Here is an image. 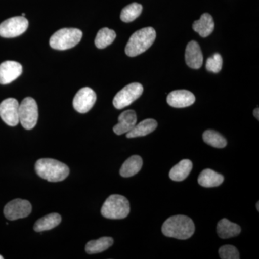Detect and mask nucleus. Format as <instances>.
I'll list each match as a JSON object with an SVG mask.
<instances>
[{
  "label": "nucleus",
  "mask_w": 259,
  "mask_h": 259,
  "mask_svg": "<svg viewBox=\"0 0 259 259\" xmlns=\"http://www.w3.org/2000/svg\"><path fill=\"white\" fill-rule=\"evenodd\" d=\"M194 231L195 226L192 220L182 214L168 218L162 226V233L165 236L180 240L191 238Z\"/></svg>",
  "instance_id": "1"
},
{
  "label": "nucleus",
  "mask_w": 259,
  "mask_h": 259,
  "mask_svg": "<svg viewBox=\"0 0 259 259\" xmlns=\"http://www.w3.org/2000/svg\"><path fill=\"white\" fill-rule=\"evenodd\" d=\"M35 168L39 177L51 182H61L69 175V167L62 162L52 158L39 159L35 163Z\"/></svg>",
  "instance_id": "2"
},
{
  "label": "nucleus",
  "mask_w": 259,
  "mask_h": 259,
  "mask_svg": "<svg viewBox=\"0 0 259 259\" xmlns=\"http://www.w3.org/2000/svg\"><path fill=\"white\" fill-rule=\"evenodd\" d=\"M156 37V30L151 27L137 30L130 37L126 45V55L135 57L143 54L153 45Z\"/></svg>",
  "instance_id": "3"
},
{
  "label": "nucleus",
  "mask_w": 259,
  "mask_h": 259,
  "mask_svg": "<svg viewBox=\"0 0 259 259\" xmlns=\"http://www.w3.org/2000/svg\"><path fill=\"white\" fill-rule=\"evenodd\" d=\"M131 210L129 201L124 196L112 194L102 205L101 214L107 219H124Z\"/></svg>",
  "instance_id": "4"
},
{
  "label": "nucleus",
  "mask_w": 259,
  "mask_h": 259,
  "mask_svg": "<svg viewBox=\"0 0 259 259\" xmlns=\"http://www.w3.org/2000/svg\"><path fill=\"white\" fill-rule=\"evenodd\" d=\"M82 35V32L79 29H61L51 36L49 44L51 47L56 50H67L77 45Z\"/></svg>",
  "instance_id": "5"
},
{
  "label": "nucleus",
  "mask_w": 259,
  "mask_h": 259,
  "mask_svg": "<svg viewBox=\"0 0 259 259\" xmlns=\"http://www.w3.org/2000/svg\"><path fill=\"white\" fill-rule=\"evenodd\" d=\"M38 119V109L35 100L26 97L19 105V120L24 128L31 130L36 125Z\"/></svg>",
  "instance_id": "6"
},
{
  "label": "nucleus",
  "mask_w": 259,
  "mask_h": 259,
  "mask_svg": "<svg viewBox=\"0 0 259 259\" xmlns=\"http://www.w3.org/2000/svg\"><path fill=\"white\" fill-rule=\"evenodd\" d=\"M144 93V88L140 83L134 82L130 83L125 88H122L117 93L113 99V105L115 108L121 110L130 105L139 98Z\"/></svg>",
  "instance_id": "7"
},
{
  "label": "nucleus",
  "mask_w": 259,
  "mask_h": 259,
  "mask_svg": "<svg viewBox=\"0 0 259 259\" xmlns=\"http://www.w3.org/2000/svg\"><path fill=\"white\" fill-rule=\"evenodd\" d=\"M28 20L23 16L14 17L0 24V36L11 38L22 35L28 28Z\"/></svg>",
  "instance_id": "8"
},
{
  "label": "nucleus",
  "mask_w": 259,
  "mask_h": 259,
  "mask_svg": "<svg viewBox=\"0 0 259 259\" xmlns=\"http://www.w3.org/2000/svg\"><path fill=\"white\" fill-rule=\"evenodd\" d=\"M32 212V206L28 200L15 199L6 204L4 209L5 218L9 221H16L28 217Z\"/></svg>",
  "instance_id": "9"
},
{
  "label": "nucleus",
  "mask_w": 259,
  "mask_h": 259,
  "mask_svg": "<svg viewBox=\"0 0 259 259\" xmlns=\"http://www.w3.org/2000/svg\"><path fill=\"white\" fill-rule=\"evenodd\" d=\"M97 100L96 93L90 88L79 90L73 100V106L79 113H87L93 108Z\"/></svg>",
  "instance_id": "10"
},
{
  "label": "nucleus",
  "mask_w": 259,
  "mask_h": 259,
  "mask_svg": "<svg viewBox=\"0 0 259 259\" xmlns=\"http://www.w3.org/2000/svg\"><path fill=\"white\" fill-rule=\"evenodd\" d=\"M19 103L14 98H8L0 103V117L7 125L16 126L19 120Z\"/></svg>",
  "instance_id": "11"
},
{
  "label": "nucleus",
  "mask_w": 259,
  "mask_h": 259,
  "mask_svg": "<svg viewBox=\"0 0 259 259\" xmlns=\"http://www.w3.org/2000/svg\"><path fill=\"white\" fill-rule=\"evenodd\" d=\"M23 72V66L14 61H6L0 64V83L8 84L13 82Z\"/></svg>",
  "instance_id": "12"
},
{
  "label": "nucleus",
  "mask_w": 259,
  "mask_h": 259,
  "mask_svg": "<svg viewBox=\"0 0 259 259\" xmlns=\"http://www.w3.org/2000/svg\"><path fill=\"white\" fill-rule=\"evenodd\" d=\"M194 94L188 90H175L168 94L167 102L171 107L176 108H184L191 106L195 102Z\"/></svg>",
  "instance_id": "13"
},
{
  "label": "nucleus",
  "mask_w": 259,
  "mask_h": 259,
  "mask_svg": "<svg viewBox=\"0 0 259 259\" xmlns=\"http://www.w3.org/2000/svg\"><path fill=\"white\" fill-rule=\"evenodd\" d=\"M186 64L193 69H199L203 64V55L198 42L192 40L187 44L185 51Z\"/></svg>",
  "instance_id": "14"
},
{
  "label": "nucleus",
  "mask_w": 259,
  "mask_h": 259,
  "mask_svg": "<svg viewBox=\"0 0 259 259\" xmlns=\"http://www.w3.org/2000/svg\"><path fill=\"white\" fill-rule=\"evenodd\" d=\"M137 122V116L134 110H129L122 112L118 117V123L114 126L113 131L115 134H127L134 128Z\"/></svg>",
  "instance_id": "15"
},
{
  "label": "nucleus",
  "mask_w": 259,
  "mask_h": 259,
  "mask_svg": "<svg viewBox=\"0 0 259 259\" xmlns=\"http://www.w3.org/2000/svg\"><path fill=\"white\" fill-rule=\"evenodd\" d=\"M192 28L201 37L209 36L214 28V23L212 15L208 13H204L199 20L194 21L192 25Z\"/></svg>",
  "instance_id": "16"
},
{
  "label": "nucleus",
  "mask_w": 259,
  "mask_h": 259,
  "mask_svg": "<svg viewBox=\"0 0 259 259\" xmlns=\"http://www.w3.org/2000/svg\"><path fill=\"white\" fill-rule=\"evenodd\" d=\"M158 123L156 120L153 119H146L140 122L138 125H135L134 128L127 133V139L133 138L143 137L153 132L157 127Z\"/></svg>",
  "instance_id": "17"
},
{
  "label": "nucleus",
  "mask_w": 259,
  "mask_h": 259,
  "mask_svg": "<svg viewBox=\"0 0 259 259\" xmlns=\"http://www.w3.org/2000/svg\"><path fill=\"white\" fill-rule=\"evenodd\" d=\"M224 177L212 169L207 168L201 172L198 177V183L202 187H215L222 185Z\"/></svg>",
  "instance_id": "18"
},
{
  "label": "nucleus",
  "mask_w": 259,
  "mask_h": 259,
  "mask_svg": "<svg viewBox=\"0 0 259 259\" xmlns=\"http://www.w3.org/2000/svg\"><path fill=\"white\" fill-rule=\"evenodd\" d=\"M241 227L236 223L231 222L226 218L221 220L218 223V234L220 238L223 239L238 236L241 233Z\"/></svg>",
  "instance_id": "19"
},
{
  "label": "nucleus",
  "mask_w": 259,
  "mask_h": 259,
  "mask_svg": "<svg viewBox=\"0 0 259 259\" xmlns=\"http://www.w3.org/2000/svg\"><path fill=\"white\" fill-rule=\"evenodd\" d=\"M192 162L190 160L184 159L175 165L169 172V177L175 182H182L190 175L192 169Z\"/></svg>",
  "instance_id": "20"
},
{
  "label": "nucleus",
  "mask_w": 259,
  "mask_h": 259,
  "mask_svg": "<svg viewBox=\"0 0 259 259\" xmlns=\"http://www.w3.org/2000/svg\"><path fill=\"white\" fill-rule=\"evenodd\" d=\"M143 166V160L141 156H133L127 158L122 167L120 174L122 177H131L134 176L141 171Z\"/></svg>",
  "instance_id": "21"
},
{
  "label": "nucleus",
  "mask_w": 259,
  "mask_h": 259,
  "mask_svg": "<svg viewBox=\"0 0 259 259\" xmlns=\"http://www.w3.org/2000/svg\"><path fill=\"white\" fill-rule=\"evenodd\" d=\"M61 222V217L58 213H51L48 215L44 216L36 221L34 226V231L42 232L49 231L59 226Z\"/></svg>",
  "instance_id": "22"
},
{
  "label": "nucleus",
  "mask_w": 259,
  "mask_h": 259,
  "mask_svg": "<svg viewBox=\"0 0 259 259\" xmlns=\"http://www.w3.org/2000/svg\"><path fill=\"white\" fill-rule=\"evenodd\" d=\"M113 244V239L110 237H102L98 240L88 242L86 245L87 253L88 254H95L101 253L108 249Z\"/></svg>",
  "instance_id": "23"
},
{
  "label": "nucleus",
  "mask_w": 259,
  "mask_h": 259,
  "mask_svg": "<svg viewBox=\"0 0 259 259\" xmlns=\"http://www.w3.org/2000/svg\"><path fill=\"white\" fill-rule=\"evenodd\" d=\"M115 38L116 33L113 30L107 28L100 29L95 38V46L100 49H105L112 44Z\"/></svg>",
  "instance_id": "24"
},
{
  "label": "nucleus",
  "mask_w": 259,
  "mask_h": 259,
  "mask_svg": "<svg viewBox=\"0 0 259 259\" xmlns=\"http://www.w3.org/2000/svg\"><path fill=\"white\" fill-rule=\"evenodd\" d=\"M143 6L139 3H134L127 5L121 12L120 19L124 23H131L139 18L142 13Z\"/></svg>",
  "instance_id": "25"
},
{
  "label": "nucleus",
  "mask_w": 259,
  "mask_h": 259,
  "mask_svg": "<svg viewBox=\"0 0 259 259\" xmlns=\"http://www.w3.org/2000/svg\"><path fill=\"white\" fill-rule=\"evenodd\" d=\"M203 140L206 144L214 148H223L227 146V141L222 135L213 130H207L203 134Z\"/></svg>",
  "instance_id": "26"
},
{
  "label": "nucleus",
  "mask_w": 259,
  "mask_h": 259,
  "mask_svg": "<svg viewBox=\"0 0 259 259\" xmlns=\"http://www.w3.org/2000/svg\"><path fill=\"white\" fill-rule=\"evenodd\" d=\"M223 67V58L221 54H214L212 57L207 59L206 62V69L207 71L213 73H218Z\"/></svg>",
  "instance_id": "27"
},
{
  "label": "nucleus",
  "mask_w": 259,
  "mask_h": 259,
  "mask_svg": "<svg viewBox=\"0 0 259 259\" xmlns=\"http://www.w3.org/2000/svg\"><path fill=\"white\" fill-rule=\"evenodd\" d=\"M219 255L222 259H239V252L236 247L231 245H223L219 250Z\"/></svg>",
  "instance_id": "28"
},
{
  "label": "nucleus",
  "mask_w": 259,
  "mask_h": 259,
  "mask_svg": "<svg viewBox=\"0 0 259 259\" xmlns=\"http://www.w3.org/2000/svg\"><path fill=\"white\" fill-rule=\"evenodd\" d=\"M253 115H254V117L255 118L257 119V120H259V110L258 107H257V108H255L254 110V111H253Z\"/></svg>",
  "instance_id": "29"
},
{
  "label": "nucleus",
  "mask_w": 259,
  "mask_h": 259,
  "mask_svg": "<svg viewBox=\"0 0 259 259\" xmlns=\"http://www.w3.org/2000/svg\"><path fill=\"white\" fill-rule=\"evenodd\" d=\"M259 203H258V202H257V204H256V208H257V210L259 211V205H258Z\"/></svg>",
  "instance_id": "30"
},
{
  "label": "nucleus",
  "mask_w": 259,
  "mask_h": 259,
  "mask_svg": "<svg viewBox=\"0 0 259 259\" xmlns=\"http://www.w3.org/2000/svg\"><path fill=\"white\" fill-rule=\"evenodd\" d=\"M22 16H23V17L25 16V13H23V14H22Z\"/></svg>",
  "instance_id": "31"
},
{
  "label": "nucleus",
  "mask_w": 259,
  "mask_h": 259,
  "mask_svg": "<svg viewBox=\"0 0 259 259\" xmlns=\"http://www.w3.org/2000/svg\"><path fill=\"white\" fill-rule=\"evenodd\" d=\"M3 256H2V255H0V259H3Z\"/></svg>",
  "instance_id": "32"
}]
</instances>
